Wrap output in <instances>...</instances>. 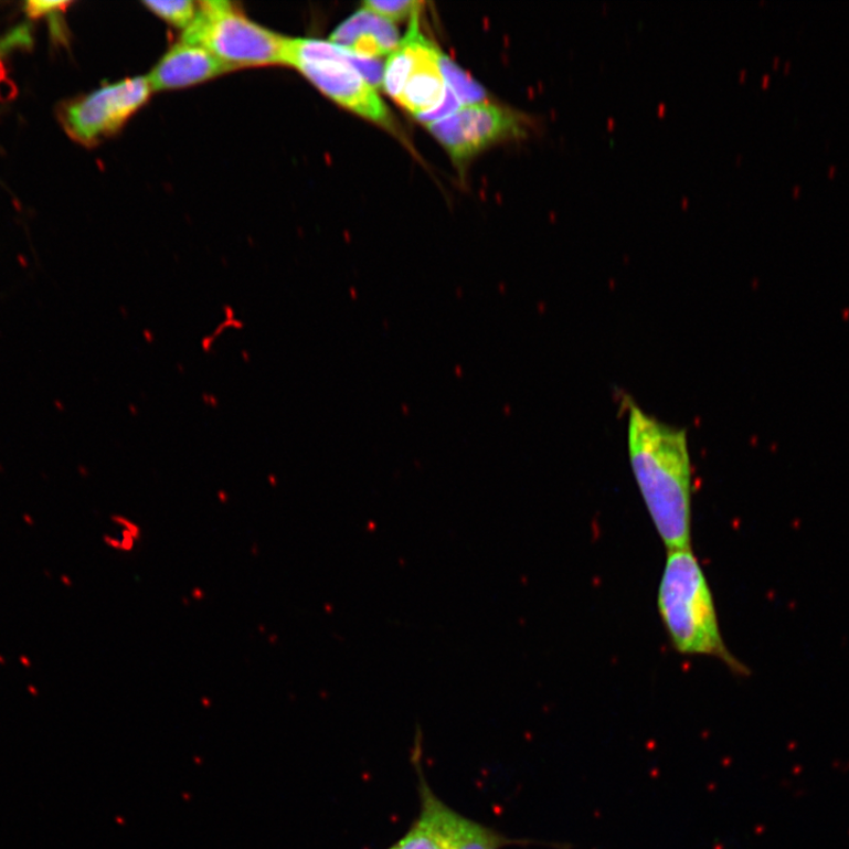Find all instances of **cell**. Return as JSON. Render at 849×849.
Instances as JSON below:
<instances>
[{
	"label": "cell",
	"instance_id": "obj_10",
	"mask_svg": "<svg viewBox=\"0 0 849 849\" xmlns=\"http://www.w3.org/2000/svg\"><path fill=\"white\" fill-rule=\"evenodd\" d=\"M438 50L432 42H425L420 62L396 100L414 117L437 108L445 97L446 83L437 61Z\"/></svg>",
	"mask_w": 849,
	"mask_h": 849
},
{
	"label": "cell",
	"instance_id": "obj_12",
	"mask_svg": "<svg viewBox=\"0 0 849 849\" xmlns=\"http://www.w3.org/2000/svg\"><path fill=\"white\" fill-rule=\"evenodd\" d=\"M512 843H518V841L450 809L447 821L446 849H501Z\"/></svg>",
	"mask_w": 849,
	"mask_h": 849
},
{
	"label": "cell",
	"instance_id": "obj_13",
	"mask_svg": "<svg viewBox=\"0 0 849 849\" xmlns=\"http://www.w3.org/2000/svg\"><path fill=\"white\" fill-rule=\"evenodd\" d=\"M437 61L447 88L457 96L463 107L474 106V104L487 100L488 95L482 86L467 75L441 49L438 50Z\"/></svg>",
	"mask_w": 849,
	"mask_h": 849
},
{
	"label": "cell",
	"instance_id": "obj_20",
	"mask_svg": "<svg viewBox=\"0 0 849 849\" xmlns=\"http://www.w3.org/2000/svg\"><path fill=\"white\" fill-rule=\"evenodd\" d=\"M104 543H106L108 546H110L114 550L120 551L123 549V544H120V540L115 539V537L112 535H104Z\"/></svg>",
	"mask_w": 849,
	"mask_h": 849
},
{
	"label": "cell",
	"instance_id": "obj_8",
	"mask_svg": "<svg viewBox=\"0 0 849 849\" xmlns=\"http://www.w3.org/2000/svg\"><path fill=\"white\" fill-rule=\"evenodd\" d=\"M329 41L358 57L369 60L392 54L401 43L394 24L365 8L340 24Z\"/></svg>",
	"mask_w": 849,
	"mask_h": 849
},
{
	"label": "cell",
	"instance_id": "obj_18",
	"mask_svg": "<svg viewBox=\"0 0 849 849\" xmlns=\"http://www.w3.org/2000/svg\"><path fill=\"white\" fill-rule=\"evenodd\" d=\"M29 34L26 29L15 30L6 40L0 41V57L4 55L6 50L17 47L22 44L26 45L29 41Z\"/></svg>",
	"mask_w": 849,
	"mask_h": 849
},
{
	"label": "cell",
	"instance_id": "obj_24",
	"mask_svg": "<svg viewBox=\"0 0 849 849\" xmlns=\"http://www.w3.org/2000/svg\"><path fill=\"white\" fill-rule=\"evenodd\" d=\"M268 640L270 645H276L277 644L276 635H273V634L269 635Z\"/></svg>",
	"mask_w": 849,
	"mask_h": 849
},
{
	"label": "cell",
	"instance_id": "obj_17",
	"mask_svg": "<svg viewBox=\"0 0 849 849\" xmlns=\"http://www.w3.org/2000/svg\"><path fill=\"white\" fill-rule=\"evenodd\" d=\"M72 3L65 2H43V0H31L24 3V12L30 20L46 19L50 15H56L67 10Z\"/></svg>",
	"mask_w": 849,
	"mask_h": 849
},
{
	"label": "cell",
	"instance_id": "obj_5",
	"mask_svg": "<svg viewBox=\"0 0 849 849\" xmlns=\"http://www.w3.org/2000/svg\"><path fill=\"white\" fill-rule=\"evenodd\" d=\"M152 94L147 76L106 84L67 102L60 112L61 124L74 141L94 147L123 130Z\"/></svg>",
	"mask_w": 849,
	"mask_h": 849
},
{
	"label": "cell",
	"instance_id": "obj_21",
	"mask_svg": "<svg viewBox=\"0 0 849 849\" xmlns=\"http://www.w3.org/2000/svg\"><path fill=\"white\" fill-rule=\"evenodd\" d=\"M192 598H194L195 601L204 599L205 598V593H204L203 588L200 587V586L194 587L193 591H192Z\"/></svg>",
	"mask_w": 849,
	"mask_h": 849
},
{
	"label": "cell",
	"instance_id": "obj_15",
	"mask_svg": "<svg viewBox=\"0 0 849 849\" xmlns=\"http://www.w3.org/2000/svg\"><path fill=\"white\" fill-rule=\"evenodd\" d=\"M362 6L393 23L395 21H403L407 17L412 19L415 13L422 11L423 3L417 2V0H395V2H390V0L388 2L370 0V2H365Z\"/></svg>",
	"mask_w": 849,
	"mask_h": 849
},
{
	"label": "cell",
	"instance_id": "obj_1",
	"mask_svg": "<svg viewBox=\"0 0 849 849\" xmlns=\"http://www.w3.org/2000/svg\"><path fill=\"white\" fill-rule=\"evenodd\" d=\"M628 450L637 487L668 550L691 548L692 471L686 431L629 401Z\"/></svg>",
	"mask_w": 849,
	"mask_h": 849
},
{
	"label": "cell",
	"instance_id": "obj_9",
	"mask_svg": "<svg viewBox=\"0 0 849 849\" xmlns=\"http://www.w3.org/2000/svg\"><path fill=\"white\" fill-rule=\"evenodd\" d=\"M420 750L413 755L420 778L421 813L407 834L388 849H446L449 808L428 786L422 770Z\"/></svg>",
	"mask_w": 849,
	"mask_h": 849
},
{
	"label": "cell",
	"instance_id": "obj_25",
	"mask_svg": "<svg viewBox=\"0 0 849 849\" xmlns=\"http://www.w3.org/2000/svg\"><path fill=\"white\" fill-rule=\"evenodd\" d=\"M799 192H800V187H795V188H794V194H795V197H798Z\"/></svg>",
	"mask_w": 849,
	"mask_h": 849
},
{
	"label": "cell",
	"instance_id": "obj_16",
	"mask_svg": "<svg viewBox=\"0 0 849 849\" xmlns=\"http://www.w3.org/2000/svg\"><path fill=\"white\" fill-rule=\"evenodd\" d=\"M461 108V103L457 98V96L450 92L446 86V94L443 99V102L439 104V106L435 109H432L421 116H418V120H421L422 124L428 126L432 124L438 123V120H442L450 115H454L456 112H458Z\"/></svg>",
	"mask_w": 849,
	"mask_h": 849
},
{
	"label": "cell",
	"instance_id": "obj_4",
	"mask_svg": "<svg viewBox=\"0 0 849 849\" xmlns=\"http://www.w3.org/2000/svg\"><path fill=\"white\" fill-rule=\"evenodd\" d=\"M181 41L204 47L235 72L285 66L289 38L257 24L234 3L208 0Z\"/></svg>",
	"mask_w": 849,
	"mask_h": 849
},
{
	"label": "cell",
	"instance_id": "obj_23",
	"mask_svg": "<svg viewBox=\"0 0 849 849\" xmlns=\"http://www.w3.org/2000/svg\"><path fill=\"white\" fill-rule=\"evenodd\" d=\"M836 170H837V168H836V167H834V166L829 167V169H828V176H829L830 178H835V174H836Z\"/></svg>",
	"mask_w": 849,
	"mask_h": 849
},
{
	"label": "cell",
	"instance_id": "obj_3",
	"mask_svg": "<svg viewBox=\"0 0 849 849\" xmlns=\"http://www.w3.org/2000/svg\"><path fill=\"white\" fill-rule=\"evenodd\" d=\"M296 68L339 106L390 130L393 117L376 88L383 86L385 66L358 57L331 41L289 39L286 65Z\"/></svg>",
	"mask_w": 849,
	"mask_h": 849
},
{
	"label": "cell",
	"instance_id": "obj_19",
	"mask_svg": "<svg viewBox=\"0 0 849 849\" xmlns=\"http://www.w3.org/2000/svg\"><path fill=\"white\" fill-rule=\"evenodd\" d=\"M113 523L116 526L124 528V530L129 531L136 537L137 541L141 540L142 537V529L138 527L131 519L125 517V516H113L112 518Z\"/></svg>",
	"mask_w": 849,
	"mask_h": 849
},
{
	"label": "cell",
	"instance_id": "obj_22",
	"mask_svg": "<svg viewBox=\"0 0 849 849\" xmlns=\"http://www.w3.org/2000/svg\"><path fill=\"white\" fill-rule=\"evenodd\" d=\"M252 554H253L254 558L258 556V554H259V546H258L257 543L252 545Z\"/></svg>",
	"mask_w": 849,
	"mask_h": 849
},
{
	"label": "cell",
	"instance_id": "obj_6",
	"mask_svg": "<svg viewBox=\"0 0 849 849\" xmlns=\"http://www.w3.org/2000/svg\"><path fill=\"white\" fill-rule=\"evenodd\" d=\"M529 117L495 104L464 106L436 124L429 132L458 165H464L495 144L529 135Z\"/></svg>",
	"mask_w": 849,
	"mask_h": 849
},
{
	"label": "cell",
	"instance_id": "obj_14",
	"mask_svg": "<svg viewBox=\"0 0 849 849\" xmlns=\"http://www.w3.org/2000/svg\"><path fill=\"white\" fill-rule=\"evenodd\" d=\"M144 6L160 20L183 32L192 26L200 12V2L194 0H170V2H145Z\"/></svg>",
	"mask_w": 849,
	"mask_h": 849
},
{
	"label": "cell",
	"instance_id": "obj_2",
	"mask_svg": "<svg viewBox=\"0 0 849 849\" xmlns=\"http://www.w3.org/2000/svg\"><path fill=\"white\" fill-rule=\"evenodd\" d=\"M657 605L680 654L714 657L736 672H747L724 644L712 588L691 548L668 550Z\"/></svg>",
	"mask_w": 849,
	"mask_h": 849
},
{
	"label": "cell",
	"instance_id": "obj_11",
	"mask_svg": "<svg viewBox=\"0 0 849 849\" xmlns=\"http://www.w3.org/2000/svg\"><path fill=\"white\" fill-rule=\"evenodd\" d=\"M420 13L411 19L405 39L389 55L384 71V89L395 100L401 97L406 82L417 66L422 49L427 41L420 30Z\"/></svg>",
	"mask_w": 849,
	"mask_h": 849
},
{
	"label": "cell",
	"instance_id": "obj_7",
	"mask_svg": "<svg viewBox=\"0 0 849 849\" xmlns=\"http://www.w3.org/2000/svg\"><path fill=\"white\" fill-rule=\"evenodd\" d=\"M231 73L232 68L210 51L180 41L156 63L147 78L152 93H160L190 88Z\"/></svg>",
	"mask_w": 849,
	"mask_h": 849
}]
</instances>
